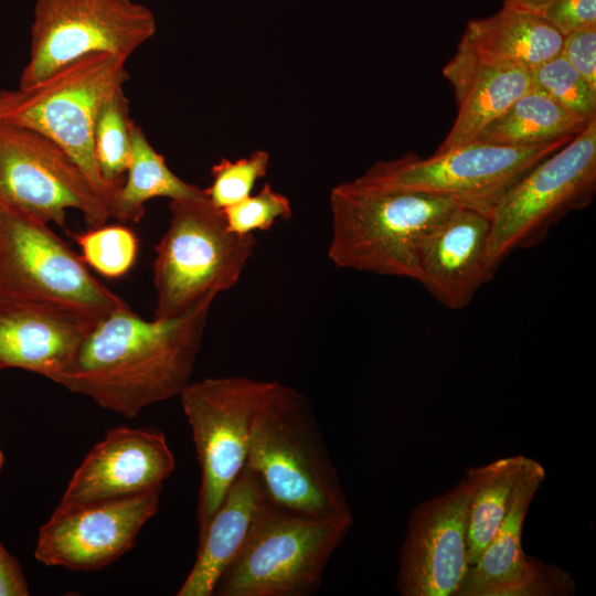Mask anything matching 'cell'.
I'll use <instances>...</instances> for the list:
<instances>
[{
  "mask_svg": "<svg viewBox=\"0 0 596 596\" xmlns=\"http://www.w3.org/2000/svg\"><path fill=\"white\" fill-rule=\"evenodd\" d=\"M278 381L246 376L190 382L179 395L201 468L199 535L246 466L255 421Z\"/></svg>",
  "mask_w": 596,
  "mask_h": 596,
  "instance_id": "9",
  "label": "cell"
},
{
  "mask_svg": "<svg viewBox=\"0 0 596 596\" xmlns=\"http://www.w3.org/2000/svg\"><path fill=\"white\" fill-rule=\"evenodd\" d=\"M354 522L311 517L268 501L251 538L217 583L219 596H309Z\"/></svg>",
  "mask_w": 596,
  "mask_h": 596,
  "instance_id": "5",
  "label": "cell"
},
{
  "mask_svg": "<svg viewBox=\"0 0 596 596\" xmlns=\"http://www.w3.org/2000/svg\"><path fill=\"white\" fill-rule=\"evenodd\" d=\"M214 298L171 319L145 320L129 306L108 313L51 381L127 418L179 396L191 382Z\"/></svg>",
  "mask_w": 596,
  "mask_h": 596,
  "instance_id": "1",
  "label": "cell"
},
{
  "mask_svg": "<svg viewBox=\"0 0 596 596\" xmlns=\"http://www.w3.org/2000/svg\"><path fill=\"white\" fill-rule=\"evenodd\" d=\"M24 89H0V119L6 118L25 97Z\"/></svg>",
  "mask_w": 596,
  "mask_h": 596,
  "instance_id": "33",
  "label": "cell"
},
{
  "mask_svg": "<svg viewBox=\"0 0 596 596\" xmlns=\"http://www.w3.org/2000/svg\"><path fill=\"white\" fill-rule=\"evenodd\" d=\"M169 211L152 265L156 319L179 317L234 287L257 244L254 234L232 232L207 196L170 200Z\"/></svg>",
  "mask_w": 596,
  "mask_h": 596,
  "instance_id": "4",
  "label": "cell"
},
{
  "mask_svg": "<svg viewBox=\"0 0 596 596\" xmlns=\"http://www.w3.org/2000/svg\"><path fill=\"white\" fill-rule=\"evenodd\" d=\"M96 321L55 305L0 299V370L19 368L52 380Z\"/></svg>",
  "mask_w": 596,
  "mask_h": 596,
  "instance_id": "17",
  "label": "cell"
},
{
  "mask_svg": "<svg viewBox=\"0 0 596 596\" xmlns=\"http://www.w3.org/2000/svg\"><path fill=\"white\" fill-rule=\"evenodd\" d=\"M129 100L124 87L100 106L94 130L95 153L104 180L118 189L124 182L131 155Z\"/></svg>",
  "mask_w": 596,
  "mask_h": 596,
  "instance_id": "25",
  "label": "cell"
},
{
  "mask_svg": "<svg viewBox=\"0 0 596 596\" xmlns=\"http://www.w3.org/2000/svg\"><path fill=\"white\" fill-rule=\"evenodd\" d=\"M573 138L529 146L475 140L428 158L406 153L379 161L355 180L379 189L445 196L491 217L500 199L519 179Z\"/></svg>",
  "mask_w": 596,
  "mask_h": 596,
  "instance_id": "7",
  "label": "cell"
},
{
  "mask_svg": "<svg viewBox=\"0 0 596 596\" xmlns=\"http://www.w3.org/2000/svg\"><path fill=\"white\" fill-rule=\"evenodd\" d=\"M268 499L258 477L247 467L199 535L195 561L178 596H212L219 581L251 538Z\"/></svg>",
  "mask_w": 596,
  "mask_h": 596,
  "instance_id": "19",
  "label": "cell"
},
{
  "mask_svg": "<svg viewBox=\"0 0 596 596\" xmlns=\"http://www.w3.org/2000/svg\"><path fill=\"white\" fill-rule=\"evenodd\" d=\"M245 467L278 508L323 518L353 514L309 398L279 381L255 421Z\"/></svg>",
  "mask_w": 596,
  "mask_h": 596,
  "instance_id": "3",
  "label": "cell"
},
{
  "mask_svg": "<svg viewBox=\"0 0 596 596\" xmlns=\"http://www.w3.org/2000/svg\"><path fill=\"white\" fill-rule=\"evenodd\" d=\"M174 468L175 459L162 432L116 427L82 460L54 511L161 489Z\"/></svg>",
  "mask_w": 596,
  "mask_h": 596,
  "instance_id": "15",
  "label": "cell"
},
{
  "mask_svg": "<svg viewBox=\"0 0 596 596\" xmlns=\"http://www.w3.org/2000/svg\"><path fill=\"white\" fill-rule=\"evenodd\" d=\"M131 155L126 181L116 190L110 217L138 223L146 213L145 204L153 198L195 200L206 198L204 189L180 179L155 150L141 127L131 125Z\"/></svg>",
  "mask_w": 596,
  "mask_h": 596,
  "instance_id": "23",
  "label": "cell"
},
{
  "mask_svg": "<svg viewBox=\"0 0 596 596\" xmlns=\"http://www.w3.org/2000/svg\"><path fill=\"white\" fill-rule=\"evenodd\" d=\"M541 462L509 456L466 471L470 486L467 551L469 566L476 563L493 539L523 481Z\"/></svg>",
  "mask_w": 596,
  "mask_h": 596,
  "instance_id": "22",
  "label": "cell"
},
{
  "mask_svg": "<svg viewBox=\"0 0 596 596\" xmlns=\"http://www.w3.org/2000/svg\"><path fill=\"white\" fill-rule=\"evenodd\" d=\"M470 486L464 478L411 512L398 552L402 596H457L468 570Z\"/></svg>",
  "mask_w": 596,
  "mask_h": 596,
  "instance_id": "13",
  "label": "cell"
},
{
  "mask_svg": "<svg viewBox=\"0 0 596 596\" xmlns=\"http://www.w3.org/2000/svg\"><path fill=\"white\" fill-rule=\"evenodd\" d=\"M551 1L552 0H503L502 8L515 9L542 15L543 11Z\"/></svg>",
  "mask_w": 596,
  "mask_h": 596,
  "instance_id": "34",
  "label": "cell"
},
{
  "mask_svg": "<svg viewBox=\"0 0 596 596\" xmlns=\"http://www.w3.org/2000/svg\"><path fill=\"white\" fill-rule=\"evenodd\" d=\"M596 191V118L570 142L519 179L490 217L486 264L492 276L513 252L540 244L573 211L585 209Z\"/></svg>",
  "mask_w": 596,
  "mask_h": 596,
  "instance_id": "6",
  "label": "cell"
},
{
  "mask_svg": "<svg viewBox=\"0 0 596 596\" xmlns=\"http://www.w3.org/2000/svg\"><path fill=\"white\" fill-rule=\"evenodd\" d=\"M3 464H4V455H3V453H2V450L0 448V471H1L2 467H3Z\"/></svg>",
  "mask_w": 596,
  "mask_h": 596,
  "instance_id": "35",
  "label": "cell"
},
{
  "mask_svg": "<svg viewBox=\"0 0 596 596\" xmlns=\"http://www.w3.org/2000/svg\"><path fill=\"white\" fill-rule=\"evenodd\" d=\"M563 38L541 14L502 8L469 20L458 45L485 62L531 70L558 55Z\"/></svg>",
  "mask_w": 596,
  "mask_h": 596,
  "instance_id": "21",
  "label": "cell"
},
{
  "mask_svg": "<svg viewBox=\"0 0 596 596\" xmlns=\"http://www.w3.org/2000/svg\"><path fill=\"white\" fill-rule=\"evenodd\" d=\"M0 203L64 227L78 210L89 227L104 225L108 209L78 164L45 135L0 119Z\"/></svg>",
  "mask_w": 596,
  "mask_h": 596,
  "instance_id": "12",
  "label": "cell"
},
{
  "mask_svg": "<svg viewBox=\"0 0 596 596\" xmlns=\"http://www.w3.org/2000/svg\"><path fill=\"white\" fill-rule=\"evenodd\" d=\"M329 205L328 257L334 266L416 281L427 237L461 206L445 196L379 189L355 179L336 185Z\"/></svg>",
  "mask_w": 596,
  "mask_h": 596,
  "instance_id": "2",
  "label": "cell"
},
{
  "mask_svg": "<svg viewBox=\"0 0 596 596\" xmlns=\"http://www.w3.org/2000/svg\"><path fill=\"white\" fill-rule=\"evenodd\" d=\"M0 299L55 305L95 320L128 306L47 223L2 203Z\"/></svg>",
  "mask_w": 596,
  "mask_h": 596,
  "instance_id": "8",
  "label": "cell"
},
{
  "mask_svg": "<svg viewBox=\"0 0 596 596\" xmlns=\"http://www.w3.org/2000/svg\"><path fill=\"white\" fill-rule=\"evenodd\" d=\"M269 160L267 151L256 150L235 161L223 158L213 164L212 183L204 189L211 204L223 210L251 195L256 181L266 175Z\"/></svg>",
  "mask_w": 596,
  "mask_h": 596,
  "instance_id": "28",
  "label": "cell"
},
{
  "mask_svg": "<svg viewBox=\"0 0 596 596\" xmlns=\"http://www.w3.org/2000/svg\"><path fill=\"white\" fill-rule=\"evenodd\" d=\"M87 266L107 278L127 274L136 262L138 238L124 225H100L74 234Z\"/></svg>",
  "mask_w": 596,
  "mask_h": 596,
  "instance_id": "26",
  "label": "cell"
},
{
  "mask_svg": "<svg viewBox=\"0 0 596 596\" xmlns=\"http://www.w3.org/2000/svg\"><path fill=\"white\" fill-rule=\"evenodd\" d=\"M443 74L454 87L458 113L437 152L473 141L531 88L530 70L485 62L460 45Z\"/></svg>",
  "mask_w": 596,
  "mask_h": 596,
  "instance_id": "20",
  "label": "cell"
},
{
  "mask_svg": "<svg viewBox=\"0 0 596 596\" xmlns=\"http://www.w3.org/2000/svg\"><path fill=\"white\" fill-rule=\"evenodd\" d=\"M29 594V586L20 564L0 543V596Z\"/></svg>",
  "mask_w": 596,
  "mask_h": 596,
  "instance_id": "32",
  "label": "cell"
},
{
  "mask_svg": "<svg viewBox=\"0 0 596 596\" xmlns=\"http://www.w3.org/2000/svg\"><path fill=\"white\" fill-rule=\"evenodd\" d=\"M157 32L153 12L132 0H36L20 89L94 53L128 61Z\"/></svg>",
  "mask_w": 596,
  "mask_h": 596,
  "instance_id": "11",
  "label": "cell"
},
{
  "mask_svg": "<svg viewBox=\"0 0 596 596\" xmlns=\"http://www.w3.org/2000/svg\"><path fill=\"white\" fill-rule=\"evenodd\" d=\"M126 63L109 53L81 57L24 89L23 100L6 117L56 142L83 170L108 212L117 189L99 171L94 130L102 104L129 79Z\"/></svg>",
  "mask_w": 596,
  "mask_h": 596,
  "instance_id": "10",
  "label": "cell"
},
{
  "mask_svg": "<svg viewBox=\"0 0 596 596\" xmlns=\"http://www.w3.org/2000/svg\"><path fill=\"white\" fill-rule=\"evenodd\" d=\"M221 211L228 228L238 234L267 231L276 221H287L292 216L289 199L268 183L256 194H251Z\"/></svg>",
  "mask_w": 596,
  "mask_h": 596,
  "instance_id": "29",
  "label": "cell"
},
{
  "mask_svg": "<svg viewBox=\"0 0 596 596\" xmlns=\"http://www.w3.org/2000/svg\"><path fill=\"white\" fill-rule=\"evenodd\" d=\"M489 232L490 216L460 206L427 237L417 281L446 308L464 309L493 277L486 264Z\"/></svg>",
  "mask_w": 596,
  "mask_h": 596,
  "instance_id": "18",
  "label": "cell"
},
{
  "mask_svg": "<svg viewBox=\"0 0 596 596\" xmlns=\"http://www.w3.org/2000/svg\"><path fill=\"white\" fill-rule=\"evenodd\" d=\"M542 17L565 36L596 24V0H552Z\"/></svg>",
  "mask_w": 596,
  "mask_h": 596,
  "instance_id": "31",
  "label": "cell"
},
{
  "mask_svg": "<svg viewBox=\"0 0 596 596\" xmlns=\"http://www.w3.org/2000/svg\"><path fill=\"white\" fill-rule=\"evenodd\" d=\"M546 476L542 464L519 488L491 542L468 566L457 596H570L572 575L558 565L525 553L522 545L528 510Z\"/></svg>",
  "mask_w": 596,
  "mask_h": 596,
  "instance_id": "16",
  "label": "cell"
},
{
  "mask_svg": "<svg viewBox=\"0 0 596 596\" xmlns=\"http://www.w3.org/2000/svg\"><path fill=\"white\" fill-rule=\"evenodd\" d=\"M531 88L543 93L566 109L596 118V89L561 55L530 70Z\"/></svg>",
  "mask_w": 596,
  "mask_h": 596,
  "instance_id": "27",
  "label": "cell"
},
{
  "mask_svg": "<svg viewBox=\"0 0 596 596\" xmlns=\"http://www.w3.org/2000/svg\"><path fill=\"white\" fill-rule=\"evenodd\" d=\"M590 120L530 88L487 125L475 140L510 146L538 145L575 137Z\"/></svg>",
  "mask_w": 596,
  "mask_h": 596,
  "instance_id": "24",
  "label": "cell"
},
{
  "mask_svg": "<svg viewBox=\"0 0 596 596\" xmlns=\"http://www.w3.org/2000/svg\"><path fill=\"white\" fill-rule=\"evenodd\" d=\"M560 54L596 89V24L565 35Z\"/></svg>",
  "mask_w": 596,
  "mask_h": 596,
  "instance_id": "30",
  "label": "cell"
},
{
  "mask_svg": "<svg viewBox=\"0 0 596 596\" xmlns=\"http://www.w3.org/2000/svg\"><path fill=\"white\" fill-rule=\"evenodd\" d=\"M161 489L57 512L40 528L34 557L46 566L96 571L120 558L158 512Z\"/></svg>",
  "mask_w": 596,
  "mask_h": 596,
  "instance_id": "14",
  "label": "cell"
}]
</instances>
